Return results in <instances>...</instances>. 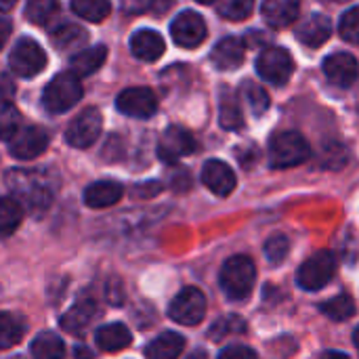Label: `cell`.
<instances>
[{"mask_svg":"<svg viewBox=\"0 0 359 359\" xmlns=\"http://www.w3.org/2000/svg\"><path fill=\"white\" fill-rule=\"evenodd\" d=\"M32 359H61L65 353L63 341L55 332H40L29 345Z\"/></svg>","mask_w":359,"mask_h":359,"instance_id":"obj_28","label":"cell"},{"mask_svg":"<svg viewBox=\"0 0 359 359\" xmlns=\"http://www.w3.org/2000/svg\"><path fill=\"white\" fill-rule=\"evenodd\" d=\"M19 122H21L19 109L11 101L0 99V141H8L19 130Z\"/></svg>","mask_w":359,"mask_h":359,"instance_id":"obj_34","label":"cell"},{"mask_svg":"<svg viewBox=\"0 0 359 359\" xmlns=\"http://www.w3.org/2000/svg\"><path fill=\"white\" fill-rule=\"evenodd\" d=\"M72 11L86 21L99 23L109 15L111 2L109 0H72Z\"/></svg>","mask_w":359,"mask_h":359,"instance_id":"obj_31","label":"cell"},{"mask_svg":"<svg viewBox=\"0 0 359 359\" xmlns=\"http://www.w3.org/2000/svg\"><path fill=\"white\" fill-rule=\"evenodd\" d=\"M194 151H196V139L187 128L168 126L162 133L160 143H158V156L164 162L172 164V162H177V160H181V158H185V156H189Z\"/></svg>","mask_w":359,"mask_h":359,"instance_id":"obj_13","label":"cell"},{"mask_svg":"<svg viewBox=\"0 0 359 359\" xmlns=\"http://www.w3.org/2000/svg\"><path fill=\"white\" fill-rule=\"evenodd\" d=\"M244 55H246L244 40L236 38V36H227L215 44V48L210 53V61L219 69H236L244 63Z\"/></svg>","mask_w":359,"mask_h":359,"instance_id":"obj_17","label":"cell"},{"mask_svg":"<svg viewBox=\"0 0 359 359\" xmlns=\"http://www.w3.org/2000/svg\"><path fill=\"white\" fill-rule=\"evenodd\" d=\"M320 359H351L349 355H345V353H341V351H328V353H324Z\"/></svg>","mask_w":359,"mask_h":359,"instance_id":"obj_44","label":"cell"},{"mask_svg":"<svg viewBox=\"0 0 359 359\" xmlns=\"http://www.w3.org/2000/svg\"><path fill=\"white\" fill-rule=\"evenodd\" d=\"M17 0H0V11H11Z\"/></svg>","mask_w":359,"mask_h":359,"instance_id":"obj_45","label":"cell"},{"mask_svg":"<svg viewBox=\"0 0 359 359\" xmlns=\"http://www.w3.org/2000/svg\"><path fill=\"white\" fill-rule=\"evenodd\" d=\"M8 65L19 78H34L46 67V53L32 38H21L8 55Z\"/></svg>","mask_w":359,"mask_h":359,"instance_id":"obj_7","label":"cell"},{"mask_svg":"<svg viewBox=\"0 0 359 359\" xmlns=\"http://www.w3.org/2000/svg\"><path fill=\"white\" fill-rule=\"evenodd\" d=\"M202 183L219 198H227L236 189V172L221 160H208L202 168Z\"/></svg>","mask_w":359,"mask_h":359,"instance_id":"obj_16","label":"cell"},{"mask_svg":"<svg viewBox=\"0 0 359 359\" xmlns=\"http://www.w3.org/2000/svg\"><path fill=\"white\" fill-rule=\"evenodd\" d=\"M101 311L97 307L95 301H80L74 307H69L61 318H59V326L74 337H82L86 334V330L99 320Z\"/></svg>","mask_w":359,"mask_h":359,"instance_id":"obj_15","label":"cell"},{"mask_svg":"<svg viewBox=\"0 0 359 359\" xmlns=\"http://www.w3.org/2000/svg\"><path fill=\"white\" fill-rule=\"evenodd\" d=\"M15 93V84L11 82V78H6L4 74H0V99L11 97Z\"/></svg>","mask_w":359,"mask_h":359,"instance_id":"obj_42","label":"cell"},{"mask_svg":"<svg viewBox=\"0 0 359 359\" xmlns=\"http://www.w3.org/2000/svg\"><path fill=\"white\" fill-rule=\"evenodd\" d=\"M246 332V322L238 316H227V318H221L219 322L212 324L208 337L212 341H225L227 337H233V334H244Z\"/></svg>","mask_w":359,"mask_h":359,"instance_id":"obj_35","label":"cell"},{"mask_svg":"<svg viewBox=\"0 0 359 359\" xmlns=\"http://www.w3.org/2000/svg\"><path fill=\"white\" fill-rule=\"evenodd\" d=\"M95 341H97V347L101 351H107V353H116V351H122L126 349L130 343H133V334L130 330L124 326V324H105L101 326L97 332H95Z\"/></svg>","mask_w":359,"mask_h":359,"instance_id":"obj_23","label":"cell"},{"mask_svg":"<svg viewBox=\"0 0 359 359\" xmlns=\"http://www.w3.org/2000/svg\"><path fill=\"white\" fill-rule=\"evenodd\" d=\"M59 15V0H27L25 17L36 25H48Z\"/></svg>","mask_w":359,"mask_h":359,"instance_id":"obj_29","label":"cell"},{"mask_svg":"<svg viewBox=\"0 0 359 359\" xmlns=\"http://www.w3.org/2000/svg\"><path fill=\"white\" fill-rule=\"evenodd\" d=\"M290 252V240L282 233L278 236H271L267 242H265V257L269 259V263L273 265H280Z\"/></svg>","mask_w":359,"mask_h":359,"instance_id":"obj_38","label":"cell"},{"mask_svg":"<svg viewBox=\"0 0 359 359\" xmlns=\"http://www.w3.org/2000/svg\"><path fill=\"white\" fill-rule=\"evenodd\" d=\"M257 72L265 82L282 86L290 80V76L294 72V61L286 48L267 46L257 57Z\"/></svg>","mask_w":359,"mask_h":359,"instance_id":"obj_6","label":"cell"},{"mask_svg":"<svg viewBox=\"0 0 359 359\" xmlns=\"http://www.w3.org/2000/svg\"><path fill=\"white\" fill-rule=\"evenodd\" d=\"M185 349V339L177 332H164L145 347V359H177Z\"/></svg>","mask_w":359,"mask_h":359,"instance_id":"obj_24","label":"cell"},{"mask_svg":"<svg viewBox=\"0 0 359 359\" xmlns=\"http://www.w3.org/2000/svg\"><path fill=\"white\" fill-rule=\"evenodd\" d=\"M353 345H355V349H358L359 353V326L355 328V332H353Z\"/></svg>","mask_w":359,"mask_h":359,"instance_id":"obj_47","label":"cell"},{"mask_svg":"<svg viewBox=\"0 0 359 359\" xmlns=\"http://www.w3.org/2000/svg\"><path fill=\"white\" fill-rule=\"evenodd\" d=\"M48 147V135L40 126L19 128L8 139V151L17 160H34Z\"/></svg>","mask_w":359,"mask_h":359,"instance_id":"obj_12","label":"cell"},{"mask_svg":"<svg viewBox=\"0 0 359 359\" xmlns=\"http://www.w3.org/2000/svg\"><path fill=\"white\" fill-rule=\"evenodd\" d=\"M324 2H347V0H324Z\"/></svg>","mask_w":359,"mask_h":359,"instance_id":"obj_49","label":"cell"},{"mask_svg":"<svg viewBox=\"0 0 359 359\" xmlns=\"http://www.w3.org/2000/svg\"><path fill=\"white\" fill-rule=\"evenodd\" d=\"M21 337H23V324L15 316L0 311V351L15 347L21 341Z\"/></svg>","mask_w":359,"mask_h":359,"instance_id":"obj_33","label":"cell"},{"mask_svg":"<svg viewBox=\"0 0 359 359\" xmlns=\"http://www.w3.org/2000/svg\"><path fill=\"white\" fill-rule=\"evenodd\" d=\"M82 84L74 72L57 74L42 93V105L48 114H63L82 99Z\"/></svg>","mask_w":359,"mask_h":359,"instance_id":"obj_4","label":"cell"},{"mask_svg":"<svg viewBox=\"0 0 359 359\" xmlns=\"http://www.w3.org/2000/svg\"><path fill=\"white\" fill-rule=\"evenodd\" d=\"M334 273H337L334 255L330 250H320L301 265L297 280H299L301 288L316 292V290H322L324 286H328L330 280L334 278Z\"/></svg>","mask_w":359,"mask_h":359,"instance_id":"obj_5","label":"cell"},{"mask_svg":"<svg viewBox=\"0 0 359 359\" xmlns=\"http://www.w3.org/2000/svg\"><path fill=\"white\" fill-rule=\"evenodd\" d=\"M166 50L164 38L154 29H139L130 38V53L141 61H158Z\"/></svg>","mask_w":359,"mask_h":359,"instance_id":"obj_19","label":"cell"},{"mask_svg":"<svg viewBox=\"0 0 359 359\" xmlns=\"http://www.w3.org/2000/svg\"><path fill=\"white\" fill-rule=\"evenodd\" d=\"M11 359H23V358H11Z\"/></svg>","mask_w":359,"mask_h":359,"instance_id":"obj_50","label":"cell"},{"mask_svg":"<svg viewBox=\"0 0 359 359\" xmlns=\"http://www.w3.org/2000/svg\"><path fill=\"white\" fill-rule=\"evenodd\" d=\"M23 221V206L17 198H0V238H8Z\"/></svg>","mask_w":359,"mask_h":359,"instance_id":"obj_27","label":"cell"},{"mask_svg":"<svg viewBox=\"0 0 359 359\" xmlns=\"http://www.w3.org/2000/svg\"><path fill=\"white\" fill-rule=\"evenodd\" d=\"M168 316L172 322L181 326H196L206 316V297L200 288L187 286L183 288L170 303Z\"/></svg>","mask_w":359,"mask_h":359,"instance_id":"obj_8","label":"cell"},{"mask_svg":"<svg viewBox=\"0 0 359 359\" xmlns=\"http://www.w3.org/2000/svg\"><path fill=\"white\" fill-rule=\"evenodd\" d=\"M74 355H76V359H93V353H90L84 345H78V347L74 349Z\"/></svg>","mask_w":359,"mask_h":359,"instance_id":"obj_43","label":"cell"},{"mask_svg":"<svg viewBox=\"0 0 359 359\" xmlns=\"http://www.w3.org/2000/svg\"><path fill=\"white\" fill-rule=\"evenodd\" d=\"M322 313L334 322H345L355 316V301L349 294H337L334 299L320 305Z\"/></svg>","mask_w":359,"mask_h":359,"instance_id":"obj_30","label":"cell"},{"mask_svg":"<svg viewBox=\"0 0 359 359\" xmlns=\"http://www.w3.org/2000/svg\"><path fill=\"white\" fill-rule=\"evenodd\" d=\"M101 128H103V116H101V111L97 107H86L65 128V141L72 147H78V149L90 147L99 139Z\"/></svg>","mask_w":359,"mask_h":359,"instance_id":"obj_9","label":"cell"},{"mask_svg":"<svg viewBox=\"0 0 359 359\" xmlns=\"http://www.w3.org/2000/svg\"><path fill=\"white\" fill-rule=\"evenodd\" d=\"M107 59V48L105 46H93V48H82L78 50L69 65H72V72L76 76H90L95 74Z\"/></svg>","mask_w":359,"mask_h":359,"instance_id":"obj_25","label":"cell"},{"mask_svg":"<svg viewBox=\"0 0 359 359\" xmlns=\"http://www.w3.org/2000/svg\"><path fill=\"white\" fill-rule=\"evenodd\" d=\"M170 36L179 46L196 48L206 40V21L196 11H183L172 19Z\"/></svg>","mask_w":359,"mask_h":359,"instance_id":"obj_10","label":"cell"},{"mask_svg":"<svg viewBox=\"0 0 359 359\" xmlns=\"http://www.w3.org/2000/svg\"><path fill=\"white\" fill-rule=\"evenodd\" d=\"M175 0H126V11L130 13H156L162 15L172 6Z\"/></svg>","mask_w":359,"mask_h":359,"instance_id":"obj_39","label":"cell"},{"mask_svg":"<svg viewBox=\"0 0 359 359\" xmlns=\"http://www.w3.org/2000/svg\"><path fill=\"white\" fill-rule=\"evenodd\" d=\"M6 185L15 194V198L25 204L32 212H42L53 202V183L50 175L44 170H8L6 172Z\"/></svg>","mask_w":359,"mask_h":359,"instance_id":"obj_1","label":"cell"},{"mask_svg":"<svg viewBox=\"0 0 359 359\" xmlns=\"http://www.w3.org/2000/svg\"><path fill=\"white\" fill-rule=\"evenodd\" d=\"M221 288L231 301H244L255 288L257 282V267L250 257L236 255L225 261L221 276H219Z\"/></svg>","mask_w":359,"mask_h":359,"instance_id":"obj_2","label":"cell"},{"mask_svg":"<svg viewBox=\"0 0 359 359\" xmlns=\"http://www.w3.org/2000/svg\"><path fill=\"white\" fill-rule=\"evenodd\" d=\"M187 359H208V355H206V351H202V349H198V351H194V353H189V355H187Z\"/></svg>","mask_w":359,"mask_h":359,"instance_id":"obj_46","label":"cell"},{"mask_svg":"<svg viewBox=\"0 0 359 359\" xmlns=\"http://www.w3.org/2000/svg\"><path fill=\"white\" fill-rule=\"evenodd\" d=\"M196 2H200V4H212V2H217V0H196Z\"/></svg>","mask_w":359,"mask_h":359,"instance_id":"obj_48","label":"cell"},{"mask_svg":"<svg viewBox=\"0 0 359 359\" xmlns=\"http://www.w3.org/2000/svg\"><path fill=\"white\" fill-rule=\"evenodd\" d=\"M294 34H297V38H299L305 46L318 48V46H322V44L330 38V34H332V23H330V19H328L326 15L316 13V15H309L307 19H303V21L297 25Z\"/></svg>","mask_w":359,"mask_h":359,"instance_id":"obj_18","label":"cell"},{"mask_svg":"<svg viewBox=\"0 0 359 359\" xmlns=\"http://www.w3.org/2000/svg\"><path fill=\"white\" fill-rule=\"evenodd\" d=\"M311 147L301 133L284 130L269 139V166L271 168H292L307 162Z\"/></svg>","mask_w":359,"mask_h":359,"instance_id":"obj_3","label":"cell"},{"mask_svg":"<svg viewBox=\"0 0 359 359\" xmlns=\"http://www.w3.org/2000/svg\"><path fill=\"white\" fill-rule=\"evenodd\" d=\"M324 74L330 84L339 88H351L359 78L358 59L349 53H332L324 59Z\"/></svg>","mask_w":359,"mask_h":359,"instance_id":"obj_14","label":"cell"},{"mask_svg":"<svg viewBox=\"0 0 359 359\" xmlns=\"http://www.w3.org/2000/svg\"><path fill=\"white\" fill-rule=\"evenodd\" d=\"M240 95L248 103V107H250V111L255 116H261V114H265L269 109V95L261 84H255L252 80H246L242 84V88H240Z\"/></svg>","mask_w":359,"mask_h":359,"instance_id":"obj_32","label":"cell"},{"mask_svg":"<svg viewBox=\"0 0 359 359\" xmlns=\"http://www.w3.org/2000/svg\"><path fill=\"white\" fill-rule=\"evenodd\" d=\"M116 107L120 114L128 116V118H151L158 109V101L151 88L145 86H133V88H124L118 99H116Z\"/></svg>","mask_w":359,"mask_h":359,"instance_id":"obj_11","label":"cell"},{"mask_svg":"<svg viewBox=\"0 0 359 359\" xmlns=\"http://www.w3.org/2000/svg\"><path fill=\"white\" fill-rule=\"evenodd\" d=\"M255 11V0H221L219 2V15L231 21L248 19Z\"/></svg>","mask_w":359,"mask_h":359,"instance_id":"obj_36","label":"cell"},{"mask_svg":"<svg viewBox=\"0 0 359 359\" xmlns=\"http://www.w3.org/2000/svg\"><path fill=\"white\" fill-rule=\"evenodd\" d=\"M124 187L116 181H97L84 189V204L88 208H107L120 202Z\"/></svg>","mask_w":359,"mask_h":359,"instance_id":"obj_21","label":"cell"},{"mask_svg":"<svg viewBox=\"0 0 359 359\" xmlns=\"http://www.w3.org/2000/svg\"><path fill=\"white\" fill-rule=\"evenodd\" d=\"M339 34L343 36V40L359 44V6H353L343 13L339 21Z\"/></svg>","mask_w":359,"mask_h":359,"instance_id":"obj_37","label":"cell"},{"mask_svg":"<svg viewBox=\"0 0 359 359\" xmlns=\"http://www.w3.org/2000/svg\"><path fill=\"white\" fill-rule=\"evenodd\" d=\"M86 40H88V34L80 25H74V23L61 25L50 34L53 46L61 53L63 50H82Z\"/></svg>","mask_w":359,"mask_h":359,"instance_id":"obj_26","label":"cell"},{"mask_svg":"<svg viewBox=\"0 0 359 359\" xmlns=\"http://www.w3.org/2000/svg\"><path fill=\"white\" fill-rule=\"evenodd\" d=\"M299 11H301V0H265L261 6L265 21L276 29H282L294 23L299 17Z\"/></svg>","mask_w":359,"mask_h":359,"instance_id":"obj_20","label":"cell"},{"mask_svg":"<svg viewBox=\"0 0 359 359\" xmlns=\"http://www.w3.org/2000/svg\"><path fill=\"white\" fill-rule=\"evenodd\" d=\"M219 122L227 130H240L244 126V114H242L240 99H238L236 90H231L229 86H223L221 95H219Z\"/></svg>","mask_w":359,"mask_h":359,"instance_id":"obj_22","label":"cell"},{"mask_svg":"<svg viewBox=\"0 0 359 359\" xmlns=\"http://www.w3.org/2000/svg\"><path fill=\"white\" fill-rule=\"evenodd\" d=\"M11 29H13V25H11V19L0 15V48L6 44V40H8V36H11Z\"/></svg>","mask_w":359,"mask_h":359,"instance_id":"obj_41","label":"cell"},{"mask_svg":"<svg viewBox=\"0 0 359 359\" xmlns=\"http://www.w3.org/2000/svg\"><path fill=\"white\" fill-rule=\"evenodd\" d=\"M219 359H259V355L246 345H229L219 353Z\"/></svg>","mask_w":359,"mask_h":359,"instance_id":"obj_40","label":"cell"}]
</instances>
